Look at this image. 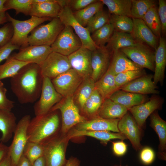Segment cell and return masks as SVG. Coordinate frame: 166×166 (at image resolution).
<instances>
[{
    "label": "cell",
    "mask_w": 166,
    "mask_h": 166,
    "mask_svg": "<svg viewBox=\"0 0 166 166\" xmlns=\"http://www.w3.org/2000/svg\"><path fill=\"white\" fill-rule=\"evenodd\" d=\"M4 86V84L3 83V82L1 81H0V88L2 86Z\"/></svg>",
    "instance_id": "94428289"
},
{
    "label": "cell",
    "mask_w": 166,
    "mask_h": 166,
    "mask_svg": "<svg viewBox=\"0 0 166 166\" xmlns=\"http://www.w3.org/2000/svg\"><path fill=\"white\" fill-rule=\"evenodd\" d=\"M63 98V97L54 88L51 80L44 77L39 99L36 101L34 106L35 116L48 113Z\"/></svg>",
    "instance_id": "9c48e42d"
},
{
    "label": "cell",
    "mask_w": 166,
    "mask_h": 166,
    "mask_svg": "<svg viewBox=\"0 0 166 166\" xmlns=\"http://www.w3.org/2000/svg\"><path fill=\"white\" fill-rule=\"evenodd\" d=\"M43 144L28 141L24 148L23 154L29 160L31 164L39 158L44 156Z\"/></svg>",
    "instance_id": "ee69618b"
},
{
    "label": "cell",
    "mask_w": 166,
    "mask_h": 166,
    "mask_svg": "<svg viewBox=\"0 0 166 166\" xmlns=\"http://www.w3.org/2000/svg\"><path fill=\"white\" fill-rule=\"evenodd\" d=\"M82 46L81 40L72 28L65 26L50 47L52 52L68 57Z\"/></svg>",
    "instance_id": "30bf717a"
},
{
    "label": "cell",
    "mask_w": 166,
    "mask_h": 166,
    "mask_svg": "<svg viewBox=\"0 0 166 166\" xmlns=\"http://www.w3.org/2000/svg\"><path fill=\"white\" fill-rule=\"evenodd\" d=\"M31 166L32 164L28 159L22 154L15 166Z\"/></svg>",
    "instance_id": "f5cc1de1"
},
{
    "label": "cell",
    "mask_w": 166,
    "mask_h": 166,
    "mask_svg": "<svg viewBox=\"0 0 166 166\" xmlns=\"http://www.w3.org/2000/svg\"><path fill=\"white\" fill-rule=\"evenodd\" d=\"M43 77L40 65L30 63L11 78V89L20 103H32L39 99Z\"/></svg>",
    "instance_id": "6da1fadb"
},
{
    "label": "cell",
    "mask_w": 166,
    "mask_h": 166,
    "mask_svg": "<svg viewBox=\"0 0 166 166\" xmlns=\"http://www.w3.org/2000/svg\"><path fill=\"white\" fill-rule=\"evenodd\" d=\"M6 0H0V15H6V10L4 7V4Z\"/></svg>",
    "instance_id": "680465c9"
},
{
    "label": "cell",
    "mask_w": 166,
    "mask_h": 166,
    "mask_svg": "<svg viewBox=\"0 0 166 166\" xmlns=\"http://www.w3.org/2000/svg\"><path fill=\"white\" fill-rule=\"evenodd\" d=\"M122 166L121 165H120L119 166ZM128 166V165H126L125 166Z\"/></svg>",
    "instance_id": "6125c7cd"
},
{
    "label": "cell",
    "mask_w": 166,
    "mask_h": 166,
    "mask_svg": "<svg viewBox=\"0 0 166 166\" xmlns=\"http://www.w3.org/2000/svg\"><path fill=\"white\" fill-rule=\"evenodd\" d=\"M20 48V47L12 44L10 41L5 45L0 48V63L4 60L7 59L13 50Z\"/></svg>",
    "instance_id": "f907efd6"
},
{
    "label": "cell",
    "mask_w": 166,
    "mask_h": 166,
    "mask_svg": "<svg viewBox=\"0 0 166 166\" xmlns=\"http://www.w3.org/2000/svg\"><path fill=\"white\" fill-rule=\"evenodd\" d=\"M33 2L32 0H6L4 6L6 10L13 9L16 14L22 13L25 15H30Z\"/></svg>",
    "instance_id": "60d3db41"
},
{
    "label": "cell",
    "mask_w": 166,
    "mask_h": 166,
    "mask_svg": "<svg viewBox=\"0 0 166 166\" xmlns=\"http://www.w3.org/2000/svg\"><path fill=\"white\" fill-rule=\"evenodd\" d=\"M8 21L6 15H0V25L3 24Z\"/></svg>",
    "instance_id": "91938a15"
},
{
    "label": "cell",
    "mask_w": 166,
    "mask_h": 166,
    "mask_svg": "<svg viewBox=\"0 0 166 166\" xmlns=\"http://www.w3.org/2000/svg\"><path fill=\"white\" fill-rule=\"evenodd\" d=\"M112 53L106 47L97 48L92 51L91 77L95 82L100 79L108 70L111 61Z\"/></svg>",
    "instance_id": "ac0fdd59"
},
{
    "label": "cell",
    "mask_w": 166,
    "mask_h": 166,
    "mask_svg": "<svg viewBox=\"0 0 166 166\" xmlns=\"http://www.w3.org/2000/svg\"><path fill=\"white\" fill-rule=\"evenodd\" d=\"M8 146L4 143L0 142V162L8 152Z\"/></svg>",
    "instance_id": "9f6ffc18"
},
{
    "label": "cell",
    "mask_w": 166,
    "mask_h": 166,
    "mask_svg": "<svg viewBox=\"0 0 166 166\" xmlns=\"http://www.w3.org/2000/svg\"><path fill=\"white\" fill-rule=\"evenodd\" d=\"M131 14L132 18L142 19L148 11L156 6L155 0H131Z\"/></svg>",
    "instance_id": "f35d334b"
},
{
    "label": "cell",
    "mask_w": 166,
    "mask_h": 166,
    "mask_svg": "<svg viewBox=\"0 0 166 166\" xmlns=\"http://www.w3.org/2000/svg\"><path fill=\"white\" fill-rule=\"evenodd\" d=\"M119 120L105 119L97 116L77 124L74 128L79 130L111 131L119 132L118 128Z\"/></svg>",
    "instance_id": "44dd1931"
},
{
    "label": "cell",
    "mask_w": 166,
    "mask_h": 166,
    "mask_svg": "<svg viewBox=\"0 0 166 166\" xmlns=\"http://www.w3.org/2000/svg\"><path fill=\"white\" fill-rule=\"evenodd\" d=\"M16 117L11 111L0 110V142L5 143L12 137L16 127Z\"/></svg>",
    "instance_id": "83f0119b"
},
{
    "label": "cell",
    "mask_w": 166,
    "mask_h": 166,
    "mask_svg": "<svg viewBox=\"0 0 166 166\" xmlns=\"http://www.w3.org/2000/svg\"><path fill=\"white\" fill-rule=\"evenodd\" d=\"M114 31L113 26L109 23L92 33L91 37L98 48H103L109 42Z\"/></svg>",
    "instance_id": "74e56055"
},
{
    "label": "cell",
    "mask_w": 166,
    "mask_h": 166,
    "mask_svg": "<svg viewBox=\"0 0 166 166\" xmlns=\"http://www.w3.org/2000/svg\"><path fill=\"white\" fill-rule=\"evenodd\" d=\"M58 18L65 26H69L72 28L81 40L82 46L92 51L98 48L92 40L89 32L76 20L73 12L69 7L65 6L62 8Z\"/></svg>",
    "instance_id": "8fae6325"
},
{
    "label": "cell",
    "mask_w": 166,
    "mask_h": 166,
    "mask_svg": "<svg viewBox=\"0 0 166 166\" xmlns=\"http://www.w3.org/2000/svg\"><path fill=\"white\" fill-rule=\"evenodd\" d=\"M118 128L119 132L129 140L135 150L138 151L142 148L140 143L141 129L130 113L128 112L120 119Z\"/></svg>",
    "instance_id": "5bb4252c"
},
{
    "label": "cell",
    "mask_w": 166,
    "mask_h": 166,
    "mask_svg": "<svg viewBox=\"0 0 166 166\" xmlns=\"http://www.w3.org/2000/svg\"><path fill=\"white\" fill-rule=\"evenodd\" d=\"M164 101L162 98L154 95L149 100L129 109L128 111L141 129L147 118L154 112L162 108Z\"/></svg>",
    "instance_id": "2e32d148"
},
{
    "label": "cell",
    "mask_w": 166,
    "mask_h": 166,
    "mask_svg": "<svg viewBox=\"0 0 166 166\" xmlns=\"http://www.w3.org/2000/svg\"><path fill=\"white\" fill-rule=\"evenodd\" d=\"M150 126L157 134L159 140L158 156L162 160H166V122L156 110L150 115Z\"/></svg>",
    "instance_id": "603a6c76"
},
{
    "label": "cell",
    "mask_w": 166,
    "mask_h": 166,
    "mask_svg": "<svg viewBox=\"0 0 166 166\" xmlns=\"http://www.w3.org/2000/svg\"><path fill=\"white\" fill-rule=\"evenodd\" d=\"M57 111H49L31 119L27 130L28 141L43 144L59 134L60 121Z\"/></svg>",
    "instance_id": "7a4b0ae2"
},
{
    "label": "cell",
    "mask_w": 166,
    "mask_h": 166,
    "mask_svg": "<svg viewBox=\"0 0 166 166\" xmlns=\"http://www.w3.org/2000/svg\"><path fill=\"white\" fill-rule=\"evenodd\" d=\"M52 52L50 46L29 45L21 48L18 53L11 56L18 60L40 65Z\"/></svg>",
    "instance_id": "e0dca14e"
},
{
    "label": "cell",
    "mask_w": 166,
    "mask_h": 166,
    "mask_svg": "<svg viewBox=\"0 0 166 166\" xmlns=\"http://www.w3.org/2000/svg\"><path fill=\"white\" fill-rule=\"evenodd\" d=\"M66 136L69 139L83 136H90L99 140L102 144L105 145L111 139H117L122 140L127 139L124 135L120 132L113 133L109 131L79 130L74 128L70 130Z\"/></svg>",
    "instance_id": "cb8c5ba5"
},
{
    "label": "cell",
    "mask_w": 166,
    "mask_h": 166,
    "mask_svg": "<svg viewBox=\"0 0 166 166\" xmlns=\"http://www.w3.org/2000/svg\"><path fill=\"white\" fill-rule=\"evenodd\" d=\"M95 89V82L91 77L83 79L73 95L74 102L82 110L86 101Z\"/></svg>",
    "instance_id": "1f68e13d"
},
{
    "label": "cell",
    "mask_w": 166,
    "mask_h": 166,
    "mask_svg": "<svg viewBox=\"0 0 166 166\" xmlns=\"http://www.w3.org/2000/svg\"><path fill=\"white\" fill-rule=\"evenodd\" d=\"M95 89L101 95L103 100L109 98L119 89L115 81V76L108 69L106 72L95 82Z\"/></svg>",
    "instance_id": "4dcf8cb0"
},
{
    "label": "cell",
    "mask_w": 166,
    "mask_h": 166,
    "mask_svg": "<svg viewBox=\"0 0 166 166\" xmlns=\"http://www.w3.org/2000/svg\"><path fill=\"white\" fill-rule=\"evenodd\" d=\"M113 150L114 154L119 156L124 155L127 150V145L123 140L112 142Z\"/></svg>",
    "instance_id": "816d5d0a"
},
{
    "label": "cell",
    "mask_w": 166,
    "mask_h": 166,
    "mask_svg": "<svg viewBox=\"0 0 166 166\" xmlns=\"http://www.w3.org/2000/svg\"><path fill=\"white\" fill-rule=\"evenodd\" d=\"M142 19L156 37L159 38L161 36V25L156 6L151 8Z\"/></svg>",
    "instance_id": "8d00e7d4"
},
{
    "label": "cell",
    "mask_w": 166,
    "mask_h": 166,
    "mask_svg": "<svg viewBox=\"0 0 166 166\" xmlns=\"http://www.w3.org/2000/svg\"><path fill=\"white\" fill-rule=\"evenodd\" d=\"M110 14L103 9L97 12L89 20L86 28L90 34L109 23Z\"/></svg>",
    "instance_id": "b9f144b4"
},
{
    "label": "cell",
    "mask_w": 166,
    "mask_h": 166,
    "mask_svg": "<svg viewBox=\"0 0 166 166\" xmlns=\"http://www.w3.org/2000/svg\"><path fill=\"white\" fill-rule=\"evenodd\" d=\"M166 66V41L162 36L159 39L158 46L155 51V69L153 81L157 85L158 83L163 85L165 77Z\"/></svg>",
    "instance_id": "7402d4cb"
},
{
    "label": "cell",
    "mask_w": 166,
    "mask_h": 166,
    "mask_svg": "<svg viewBox=\"0 0 166 166\" xmlns=\"http://www.w3.org/2000/svg\"><path fill=\"white\" fill-rule=\"evenodd\" d=\"M83 80L72 68L51 80L56 90L64 98L73 96Z\"/></svg>",
    "instance_id": "4fadbf2b"
},
{
    "label": "cell",
    "mask_w": 166,
    "mask_h": 166,
    "mask_svg": "<svg viewBox=\"0 0 166 166\" xmlns=\"http://www.w3.org/2000/svg\"><path fill=\"white\" fill-rule=\"evenodd\" d=\"M43 77L51 80L71 68L68 57L52 52L40 65Z\"/></svg>",
    "instance_id": "7c38bea8"
},
{
    "label": "cell",
    "mask_w": 166,
    "mask_h": 166,
    "mask_svg": "<svg viewBox=\"0 0 166 166\" xmlns=\"http://www.w3.org/2000/svg\"><path fill=\"white\" fill-rule=\"evenodd\" d=\"M65 26L58 18H52L47 24L40 25L32 30L28 37V44L50 46Z\"/></svg>",
    "instance_id": "277c9868"
},
{
    "label": "cell",
    "mask_w": 166,
    "mask_h": 166,
    "mask_svg": "<svg viewBox=\"0 0 166 166\" xmlns=\"http://www.w3.org/2000/svg\"><path fill=\"white\" fill-rule=\"evenodd\" d=\"M133 27L131 34L138 43L144 44L156 51L159 39L152 33L142 19L132 18Z\"/></svg>",
    "instance_id": "ffe728a7"
},
{
    "label": "cell",
    "mask_w": 166,
    "mask_h": 166,
    "mask_svg": "<svg viewBox=\"0 0 166 166\" xmlns=\"http://www.w3.org/2000/svg\"><path fill=\"white\" fill-rule=\"evenodd\" d=\"M144 69L129 70L115 76L116 84L118 89L123 85L146 74Z\"/></svg>",
    "instance_id": "7bdbcfd3"
},
{
    "label": "cell",
    "mask_w": 166,
    "mask_h": 166,
    "mask_svg": "<svg viewBox=\"0 0 166 166\" xmlns=\"http://www.w3.org/2000/svg\"><path fill=\"white\" fill-rule=\"evenodd\" d=\"M30 63L18 60L10 55L3 64L0 65V81L13 77L23 67Z\"/></svg>",
    "instance_id": "e575fe53"
},
{
    "label": "cell",
    "mask_w": 166,
    "mask_h": 166,
    "mask_svg": "<svg viewBox=\"0 0 166 166\" xmlns=\"http://www.w3.org/2000/svg\"><path fill=\"white\" fill-rule=\"evenodd\" d=\"M62 7L57 0H45L44 2L33 3L30 15L38 18H57Z\"/></svg>",
    "instance_id": "d4e9b609"
},
{
    "label": "cell",
    "mask_w": 166,
    "mask_h": 166,
    "mask_svg": "<svg viewBox=\"0 0 166 166\" xmlns=\"http://www.w3.org/2000/svg\"><path fill=\"white\" fill-rule=\"evenodd\" d=\"M0 166H13L8 152L0 161Z\"/></svg>",
    "instance_id": "db71d44e"
},
{
    "label": "cell",
    "mask_w": 166,
    "mask_h": 166,
    "mask_svg": "<svg viewBox=\"0 0 166 166\" xmlns=\"http://www.w3.org/2000/svg\"><path fill=\"white\" fill-rule=\"evenodd\" d=\"M109 23L113 26L114 30L131 34L133 27V21L131 18L123 16L110 14Z\"/></svg>",
    "instance_id": "ab89813d"
},
{
    "label": "cell",
    "mask_w": 166,
    "mask_h": 166,
    "mask_svg": "<svg viewBox=\"0 0 166 166\" xmlns=\"http://www.w3.org/2000/svg\"><path fill=\"white\" fill-rule=\"evenodd\" d=\"M97 0H66V6L73 12L81 10L89 5L97 2Z\"/></svg>",
    "instance_id": "bcb514c9"
},
{
    "label": "cell",
    "mask_w": 166,
    "mask_h": 166,
    "mask_svg": "<svg viewBox=\"0 0 166 166\" xmlns=\"http://www.w3.org/2000/svg\"><path fill=\"white\" fill-rule=\"evenodd\" d=\"M142 69L118 50L113 52L108 69L115 76L125 71Z\"/></svg>",
    "instance_id": "484cf974"
},
{
    "label": "cell",
    "mask_w": 166,
    "mask_h": 166,
    "mask_svg": "<svg viewBox=\"0 0 166 166\" xmlns=\"http://www.w3.org/2000/svg\"><path fill=\"white\" fill-rule=\"evenodd\" d=\"M31 166H46L44 156H41L35 160Z\"/></svg>",
    "instance_id": "6f0895ef"
},
{
    "label": "cell",
    "mask_w": 166,
    "mask_h": 166,
    "mask_svg": "<svg viewBox=\"0 0 166 166\" xmlns=\"http://www.w3.org/2000/svg\"><path fill=\"white\" fill-rule=\"evenodd\" d=\"M80 161L76 158L71 157L67 160L65 166H80Z\"/></svg>",
    "instance_id": "11a10c76"
},
{
    "label": "cell",
    "mask_w": 166,
    "mask_h": 166,
    "mask_svg": "<svg viewBox=\"0 0 166 166\" xmlns=\"http://www.w3.org/2000/svg\"><path fill=\"white\" fill-rule=\"evenodd\" d=\"M107 7L109 13L132 18L131 0H101Z\"/></svg>",
    "instance_id": "836d02e7"
},
{
    "label": "cell",
    "mask_w": 166,
    "mask_h": 166,
    "mask_svg": "<svg viewBox=\"0 0 166 166\" xmlns=\"http://www.w3.org/2000/svg\"><path fill=\"white\" fill-rule=\"evenodd\" d=\"M31 119L30 115H26L17 123L12 141L8 146V153L13 166L16 165L28 141L27 130Z\"/></svg>",
    "instance_id": "52a82bcc"
},
{
    "label": "cell",
    "mask_w": 166,
    "mask_h": 166,
    "mask_svg": "<svg viewBox=\"0 0 166 166\" xmlns=\"http://www.w3.org/2000/svg\"><path fill=\"white\" fill-rule=\"evenodd\" d=\"M128 112L125 107L108 98L103 101L97 116L108 119H120Z\"/></svg>",
    "instance_id": "f1b7e54d"
},
{
    "label": "cell",
    "mask_w": 166,
    "mask_h": 166,
    "mask_svg": "<svg viewBox=\"0 0 166 166\" xmlns=\"http://www.w3.org/2000/svg\"><path fill=\"white\" fill-rule=\"evenodd\" d=\"M12 25L10 22L0 28V48L10 42L13 35Z\"/></svg>",
    "instance_id": "f6af8a7d"
},
{
    "label": "cell",
    "mask_w": 166,
    "mask_h": 166,
    "mask_svg": "<svg viewBox=\"0 0 166 166\" xmlns=\"http://www.w3.org/2000/svg\"><path fill=\"white\" fill-rule=\"evenodd\" d=\"M92 51L82 46L68 56L72 69L83 79L91 77Z\"/></svg>",
    "instance_id": "9a60e30c"
},
{
    "label": "cell",
    "mask_w": 166,
    "mask_h": 166,
    "mask_svg": "<svg viewBox=\"0 0 166 166\" xmlns=\"http://www.w3.org/2000/svg\"><path fill=\"white\" fill-rule=\"evenodd\" d=\"M127 109L143 103L148 100L146 95L141 94L118 89L109 98Z\"/></svg>",
    "instance_id": "4316f807"
},
{
    "label": "cell",
    "mask_w": 166,
    "mask_h": 166,
    "mask_svg": "<svg viewBox=\"0 0 166 166\" xmlns=\"http://www.w3.org/2000/svg\"><path fill=\"white\" fill-rule=\"evenodd\" d=\"M6 89L3 86L0 88V110L11 111L14 106V102L6 96Z\"/></svg>",
    "instance_id": "c3c4849f"
},
{
    "label": "cell",
    "mask_w": 166,
    "mask_h": 166,
    "mask_svg": "<svg viewBox=\"0 0 166 166\" xmlns=\"http://www.w3.org/2000/svg\"><path fill=\"white\" fill-rule=\"evenodd\" d=\"M140 157L141 161L145 165L152 164L154 161L155 155L153 150L150 147L144 148L140 152Z\"/></svg>",
    "instance_id": "681fc988"
},
{
    "label": "cell",
    "mask_w": 166,
    "mask_h": 166,
    "mask_svg": "<svg viewBox=\"0 0 166 166\" xmlns=\"http://www.w3.org/2000/svg\"><path fill=\"white\" fill-rule=\"evenodd\" d=\"M103 101L101 95L95 89L85 101L82 110L91 118L97 117Z\"/></svg>",
    "instance_id": "d590c367"
},
{
    "label": "cell",
    "mask_w": 166,
    "mask_h": 166,
    "mask_svg": "<svg viewBox=\"0 0 166 166\" xmlns=\"http://www.w3.org/2000/svg\"><path fill=\"white\" fill-rule=\"evenodd\" d=\"M73 96L63 97L50 111H60L62 119L60 134L64 136L66 135L73 127L87 120L85 117L80 114Z\"/></svg>",
    "instance_id": "3957f363"
},
{
    "label": "cell",
    "mask_w": 166,
    "mask_h": 166,
    "mask_svg": "<svg viewBox=\"0 0 166 166\" xmlns=\"http://www.w3.org/2000/svg\"><path fill=\"white\" fill-rule=\"evenodd\" d=\"M153 77L152 74H146L123 85L119 89L144 95L158 94L159 92L153 81Z\"/></svg>",
    "instance_id": "d6986e66"
},
{
    "label": "cell",
    "mask_w": 166,
    "mask_h": 166,
    "mask_svg": "<svg viewBox=\"0 0 166 166\" xmlns=\"http://www.w3.org/2000/svg\"><path fill=\"white\" fill-rule=\"evenodd\" d=\"M6 14L8 21L11 23L13 28V35L10 42L20 48L29 45L27 41L28 34L34 29L44 22L50 21L52 19L31 16L28 19L19 20L13 18L7 12Z\"/></svg>",
    "instance_id": "5b68a950"
},
{
    "label": "cell",
    "mask_w": 166,
    "mask_h": 166,
    "mask_svg": "<svg viewBox=\"0 0 166 166\" xmlns=\"http://www.w3.org/2000/svg\"><path fill=\"white\" fill-rule=\"evenodd\" d=\"M69 139L66 135L58 134L43 145L46 166H65L67 146Z\"/></svg>",
    "instance_id": "8992f818"
},
{
    "label": "cell",
    "mask_w": 166,
    "mask_h": 166,
    "mask_svg": "<svg viewBox=\"0 0 166 166\" xmlns=\"http://www.w3.org/2000/svg\"><path fill=\"white\" fill-rule=\"evenodd\" d=\"M138 43L131 34L114 30L105 47L113 53L122 48L134 46Z\"/></svg>",
    "instance_id": "f546056e"
},
{
    "label": "cell",
    "mask_w": 166,
    "mask_h": 166,
    "mask_svg": "<svg viewBox=\"0 0 166 166\" xmlns=\"http://www.w3.org/2000/svg\"><path fill=\"white\" fill-rule=\"evenodd\" d=\"M157 9L158 15L162 28V34L165 35L166 32V0H159Z\"/></svg>",
    "instance_id": "7dc6e473"
},
{
    "label": "cell",
    "mask_w": 166,
    "mask_h": 166,
    "mask_svg": "<svg viewBox=\"0 0 166 166\" xmlns=\"http://www.w3.org/2000/svg\"><path fill=\"white\" fill-rule=\"evenodd\" d=\"M103 5L101 0H97L81 10L73 12V15L79 23L83 26L86 27L89 21L93 16L103 9Z\"/></svg>",
    "instance_id": "d6a6232c"
},
{
    "label": "cell",
    "mask_w": 166,
    "mask_h": 166,
    "mask_svg": "<svg viewBox=\"0 0 166 166\" xmlns=\"http://www.w3.org/2000/svg\"><path fill=\"white\" fill-rule=\"evenodd\" d=\"M119 50L140 68L154 72L155 51L149 46L138 43L134 46L124 47Z\"/></svg>",
    "instance_id": "ba28073f"
}]
</instances>
